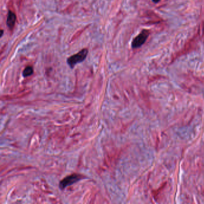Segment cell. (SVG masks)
<instances>
[{
	"label": "cell",
	"instance_id": "obj_1",
	"mask_svg": "<svg viewBox=\"0 0 204 204\" xmlns=\"http://www.w3.org/2000/svg\"><path fill=\"white\" fill-rule=\"evenodd\" d=\"M88 50L87 49H82L77 53L68 58L67 59L68 65L71 68H74L76 64L83 62L86 58Z\"/></svg>",
	"mask_w": 204,
	"mask_h": 204
},
{
	"label": "cell",
	"instance_id": "obj_2",
	"mask_svg": "<svg viewBox=\"0 0 204 204\" xmlns=\"http://www.w3.org/2000/svg\"><path fill=\"white\" fill-rule=\"evenodd\" d=\"M84 178L82 175L74 174L69 176L66 177L59 183V187L61 190H63L68 186L79 181L82 178Z\"/></svg>",
	"mask_w": 204,
	"mask_h": 204
},
{
	"label": "cell",
	"instance_id": "obj_3",
	"mask_svg": "<svg viewBox=\"0 0 204 204\" xmlns=\"http://www.w3.org/2000/svg\"><path fill=\"white\" fill-rule=\"evenodd\" d=\"M150 31L143 29L136 37H135L132 42V47L133 49H137L142 46L150 35Z\"/></svg>",
	"mask_w": 204,
	"mask_h": 204
},
{
	"label": "cell",
	"instance_id": "obj_4",
	"mask_svg": "<svg viewBox=\"0 0 204 204\" xmlns=\"http://www.w3.org/2000/svg\"><path fill=\"white\" fill-rule=\"evenodd\" d=\"M16 16L15 13L11 11H9L7 14V25L8 28L10 29H12L16 23Z\"/></svg>",
	"mask_w": 204,
	"mask_h": 204
},
{
	"label": "cell",
	"instance_id": "obj_5",
	"mask_svg": "<svg viewBox=\"0 0 204 204\" xmlns=\"http://www.w3.org/2000/svg\"><path fill=\"white\" fill-rule=\"evenodd\" d=\"M34 72L33 68L31 66H28L24 69L23 71V76L24 77H27L31 75Z\"/></svg>",
	"mask_w": 204,
	"mask_h": 204
},
{
	"label": "cell",
	"instance_id": "obj_6",
	"mask_svg": "<svg viewBox=\"0 0 204 204\" xmlns=\"http://www.w3.org/2000/svg\"><path fill=\"white\" fill-rule=\"evenodd\" d=\"M152 1H153V2H154V3H158L160 0H152Z\"/></svg>",
	"mask_w": 204,
	"mask_h": 204
}]
</instances>
